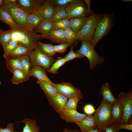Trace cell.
<instances>
[{
	"label": "cell",
	"instance_id": "obj_15",
	"mask_svg": "<svg viewBox=\"0 0 132 132\" xmlns=\"http://www.w3.org/2000/svg\"><path fill=\"white\" fill-rule=\"evenodd\" d=\"M79 127L81 132H90L96 128V124L94 117L87 115L82 120L75 122Z\"/></svg>",
	"mask_w": 132,
	"mask_h": 132
},
{
	"label": "cell",
	"instance_id": "obj_3",
	"mask_svg": "<svg viewBox=\"0 0 132 132\" xmlns=\"http://www.w3.org/2000/svg\"><path fill=\"white\" fill-rule=\"evenodd\" d=\"M113 13H105L98 23L93 36L92 44L94 47L99 41L110 33L113 25Z\"/></svg>",
	"mask_w": 132,
	"mask_h": 132
},
{
	"label": "cell",
	"instance_id": "obj_32",
	"mask_svg": "<svg viewBox=\"0 0 132 132\" xmlns=\"http://www.w3.org/2000/svg\"><path fill=\"white\" fill-rule=\"evenodd\" d=\"M5 59L7 67L11 73L16 69H22L20 61L17 58L9 57Z\"/></svg>",
	"mask_w": 132,
	"mask_h": 132
},
{
	"label": "cell",
	"instance_id": "obj_1",
	"mask_svg": "<svg viewBox=\"0 0 132 132\" xmlns=\"http://www.w3.org/2000/svg\"><path fill=\"white\" fill-rule=\"evenodd\" d=\"M112 105L102 99L94 116L96 124V129L100 132L111 124Z\"/></svg>",
	"mask_w": 132,
	"mask_h": 132
},
{
	"label": "cell",
	"instance_id": "obj_12",
	"mask_svg": "<svg viewBox=\"0 0 132 132\" xmlns=\"http://www.w3.org/2000/svg\"><path fill=\"white\" fill-rule=\"evenodd\" d=\"M46 97L50 105L58 114L63 110L68 99L57 92L52 96Z\"/></svg>",
	"mask_w": 132,
	"mask_h": 132
},
{
	"label": "cell",
	"instance_id": "obj_38",
	"mask_svg": "<svg viewBox=\"0 0 132 132\" xmlns=\"http://www.w3.org/2000/svg\"><path fill=\"white\" fill-rule=\"evenodd\" d=\"M74 47L73 46H71L69 52L64 57L66 62L76 58H81L84 57L80 54L74 52L73 50Z\"/></svg>",
	"mask_w": 132,
	"mask_h": 132
},
{
	"label": "cell",
	"instance_id": "obj_7",
	"mask_svg": "<svg viewBox=\"0 0 132 132\" xmlns=\"http://www.w3.org/2000/svg\"><path fill=\"white\" fill-rule=\"evenodd\" d=\"M32 66H37L48 70L55 61L52 57L49 56L41 52L37 47L32 50L28 55Z\"/></svg>",
	"mask_w": 132,
	"mask_h": 132
},
{
	"label": "cell",
	"instance_id": "obj_17",
	"mask_svg": "<svg viewBox=\"0 0 132 132\" xmlns=\"http://www.w3.org/2000/svg\"><path fill=\"white\" fill-rule=\"evenodd\" d=\"M52 29L53 23L49 20H43L33 30L36 33H40L42 39H47Z\"/></svg>",
	"mask_w": 132,
	"mask_h": 132
},
{
	"label": "cell",
	"instance_id": "obj_6",
	"mask_svg": "<svg viewBox=\"0 0 132 132\" xmlns=\"http://www.w3.org/2000/svg\"><path fill=\"white\" fill-rule=\"evenodd\" d=\"M10 14L15 22L20 28H28L27 18L28 14L20 8L15 3L6 4L2 7Z\"/></svg>",
	"mask_w": 132,
	"mask_h": 132
},
{
	"label": "cell",
	"instance_id": "obj_5",
	"mask_svg": "<svg viewBox=\"0 0 132 132\" xmlns=\"http://www.w3.org/2000/svg\"><path fill=\"white\" fill-rule=\"evenodd\" d=\"M17 30L19 34V44L32 50L37 47L39 40L42 39L41 34L37 33L33 30L20 28Z\"/></svg>",
	"mask_w": 132,
	"mask_h": 132
},
{
	"label": "cell",
	"instance_id": "obj_45",
	"mask_svg": "<svg viewBox=\"0 0 132 132\" xmlns=\"http://www.w3.org/2000/svg\"><path fill=\"white\" fill-rule=\"evenodd\" d=\"M80 131L77 130H72L66 128H65L62 132H79Z\"/></svg>",
	"mask_w": 132,
	"mask_h": 132
},
{
	"label": "cell",
	"instance_id": "obj_40",
	"mask_svg": "<svg viewBox=\"0 0 132 132\" xmlns=\"http://www.w3.org/2000/svg\"><path fill=\"white\" fill-rule=\"evenodd\" d=\"M69 46H70V45L67 42L54 45V48L56 53H62L65 52L67 48Z\"/></svg>",
	"mask_w": 132,
	"mask_h": 132
},
{
	"label": "cell",
	"instance_id": "obj_24",
	"mask_svg": "<svg viewBox=\"0 0 132 132\" xmlns=\"http://www.w3.org/2000/svg\"><path fill=\"white\" fill-rule=\"evenodd\" d=\"M88 17H77L70 19V28L77 33L81 29L86 21Z\"/></svg>",
	"mask_w": 132,
	"mask_h": 132
},
{
	"label": "cell",
	"instance_id": "obj_18",
	"mask_svg": "<svg viewBox=\"0 0 132 132\" xmlns=\"http://www.w3.org/2000/svg\"><path fill=\"white\" fill-rule=\"evenodd\" d=\"M54 7L49 3V0H45L38 11L43 20H49L53 16Z\"/></svg>",
	"mask_w": 132,
	"mask_h": 132
},
{
	"label": "cell",
	"instance_id": "obj_43",
	"mask_svg": "<svg viewBox=\"0 0 132 132\" xmlns=\"http://www.w3.org/2000/svg\"><path fill=\"white\" fill-rule=\"evenodd\" d=\"M0 132H15L14 131V124L13 123H8L7 127L4 128H0Z\"/></svg>",
	"mask_w": 132,
	"mask_h": 132
},
{
	"label": "cell",
	"instance_id": "obj_49",
	"mask_svg": "<svg viewBox=\"0 0 132 132\" xmlns=\"http://www.w3.org/2000/svg\"><path fill=\"white\" fill-rule=\"evenodd\" d=\"M121 1L122 2H128L132 1V0H122Z\"/></svg>",
	"mask_w": 132,
	"mask_h": 132
},
{
	"label": "cell",
	"instance_id": "obj_22",
	"mask_svg": "<svg viewBox=\"0 0 132 132\" xmlns=\"http://www.w3.org/2000/svg\"><path fill=\"white\" fill-rule=\"evenodd\" d=\"M47 39L50 40L53 43L58 44L67 42L65 36L64 31L61 30H52Z\"/></svg>",
	"mask_w": 132,
	"mask_h": 132
},
{
	"label": "cell",
	"instance_id": "obj_11",
	"mask_svg": "<svg viewBox=\"0 0 132 132\" xmlns=\"http://www.w3.org/2000/svg\"><path fill=\"white\" fill-rule=\"evenodd\" d=\"M45 0H16V3L27 14L38 11Z\"/></svg>",
	"mask_w": 132,
	"mask_h": 132
},
{
	"label": "cell",
	"instance_id": "obj_44",
	"mask_svg": "<svg viewBox=\"0 0 132 132\" xmlns=\"http://www.w3.org/2000/svg\"><path fill=\"white\" fill-rule=\"evenodd\" d=\"M118 126L120 129H124L132 131V123H120L118 124Z\"/></svg>",
	"mask_w": 132,
	"mask_h": 132
},
{
	"label": "cell",
	"instance_id": "obj_47",
	"mask_svg": "<svg viewBox=\"0 0 132 132\" xmlns=\"http://www.w3.org/2000/svg\"><path fill=\"white\" fill-rule=\"evenodd\" d=\"M4 5V0H0V8L3 7Z\"/></svg>",
	"mask_w": 132,
	"mask_h": 132
},
{
	"label": "cell",
	"instance_id": "obj_16",
	"mask_svg": "<svg viewBox=\"0 0 132 132\" xmlns=\"http://www.w3.org/2000/svg\"><path fill=\"white\" fill-rule=\"evenodd\" d=\"M46 70L43 68L37 66H32L29 72V76L34 77L38 80L47 81L52 85L53 82L49 78Z\"/></svg>",
	"mask_w": 132,
	"mask_h": 132
},
{
	"label": "cell",
	"instance_id": "obj_30",
	"mask_svg": "<svg viewBox=\"0 0 132 132\" xmlns=\"http://www.w3.org/2000/svg\"><path fill=\"white\" fill-rule=\"evenodd\" d=\"M65 37L70 46H76L79 42L77 37V33L69 28L64 31Z\"/></svg>",
	"mask_w": 132,
	"mask_h": 132
},
{
	"label": "cell",
	"instance_id": "obj_20",
	"mask_svg": "<svg viewBox=\"0 0 132 132\" xmlns=\"http://www.w3.org/2000/svg\"><path fill=\"white\" fill-rule=\"evenodd\" d=\"M43 20L38 11L28 14L27 18L28 28L33 30Z\"/></svg>",
	"mask_w": 132,
	"mask_h": 132
},
{
	"label": "cell",
	"instance_id": "obj_19",
	"mask_svg": "<svg viewBox=\"0 0 132 132\" xmlns=\"http://www.w3.org/2000/svg\"><path fill=\"white\" fill-rule=\"evenodd\" d=\"M0 21L8 25L12 30L20 28L9 12L3 7L0 8Z\"/></svg>",
	"mask_w": 132,
	"mask_h": 132
},
{
	"label": "cell",
	"instance_id": "obj_50",
	"mask_svg": "<svg viewBox=\"0 0 132 132\" xmlns=\"http://www.w3.org/2000/svg\"><path fill=\"white\" fill-rule=\"evenodd\" d=\"M15 132H20V131H15Z\"/></svg>",
	"mask_w": 132,
	"mask_h": 132
},
{
	"label": "cell",
	"instance_id": "obj_2",
	"mask_svg": "<svg viewBox=\"0 0 132 132\" xmlns=\"http://www.w3.org/2000/svg\"><path fill=\"white\" fill-rule=\"evenodd\" d=\"M103 15L101 13H96L92 11L83 27L77 33V37L79 41H85L92 43L97 25Z\"/></svg>",
	"mask_w": 132,
	"mask_h": 132
},
{
	"label": "cell",
	"instance_id": "obj_26",
	"mask_svg": "<svg viewBox=\"0 0 132 132\" xmlns=\"http://www.w3.org/2000/svg\"><path fill=\"white\" fill-rule=\"evenodd\" d=\"M36 83L39 85L46 97L52 96L57 92L52 85L47 81L38 80Z\"/></svg>",
	"mask_w": 132,
	"mask_h": 132
},
{
	"label": "cell",
	"instance_id": "obj_4",
	"mask_svg": "<svg viewBox=\"0 0 132 132\" xmlns=\"http://www.w3.org/2000/svg\"><path fill=\"white\" fill-rule=\"evenodd\" d=\"M75 52L88 58L89 62V67L91 70H94L97 65L102 64L104 61V58L96 52L92 43L89 42L81 41L80 48Z\"/></svg>",
	"mask_w": 132,
	"mask_h": 132
},
{
	"label": "cell",
	"instance_id": "obj_9",
	"mask_svg": "<svg viewBox=\"0 0 132 132\" xmlns=\"http://www.w3.org/2000/svg\"><path fill=\"white\" fill-rule=\"evenodd\" d=\"M121 103L123 107V113L121 123H132L130 120L132 114V91L127 93L121 92L117 98Z\"/></svg>",
	"mask_w": 132,
	"mask_h": 132
},
{
	"label": "cell",
	"instance_id": "obj_29",
	"mask_svg": "<svg viewBox=\"0 0 132 132\" xmlns=\"http://www.w3.org/2000/svg\"><path fill=\"white\" fill-rule=\"evenodd\" d=\"M37 47L42 53L49 56L52 57L56 53L54 45L51 43H44L39 41Z\"/></svg>",
	"mask_w": 132,
	"mask_h": 132
},
{
	"label": "cell",
	"instance_id": "obj_51",
	"mask_svg": "<svg viewBox=\"0 0 132 132\" xmlns=\"http://www.w3.org/2000/svg\"><path fill=\"white\" fill-rule=\"evenodd\" d=\"M1 82L0 81V85H1Z\"/></svg>",
	"mask_w": 132,
	"mask_h": 132
},
{
	"label": "cell",
	"instance_id": "obj_46",
	"mask_svg": "<svg viewBox=\"0 0 132 132\" xmlns=\"http://www.w3.org/2000/svg\"><path fill=\"white\" fill-rule=\"evenodd\" d=\"M16 0H4L5 5L9 3H15Z\"/></svg>",
	"mask_w": 132,
	"mask_h": 132
},
{
	"label": "cell",
	"instance_id": "obj_10",
	"mask_svg": "<svg viewBox=\"0 0 132 132\" xmlns=\"http://www.w3.org/2000/svg\"><path fill=\"white\" fill-rule=\"evenodd\" d=\"M52 85L57 92L68 99L81 93L78 88L68 83L64 82L59 84L53 83Z\"/></svg>",
	"mask_w": 132,
	"mask_h": 132
},
{
	"label": "cell",
	"instance_id": "obj_21",
	"mask_svg": "<svg viewBox=\"0 0 132 132\" xmlns=\"http://www.w3.org/2000/svg\"><path fill=\"white\" fill-rule=\"evenodd\" d=\"M103 97V99L108 102L112 105L117 100L113 96L110 89V86L108 82L103 84L99 92Z\"/></svg>",
	"mask_w": 132,
	"mask_h": 132
},
{
	"label": "cell",
	"instance_id": "obj_41",
	"mask_svg": "<svg viewBox=\"0 0 132 132\" xmlns=\"http://www.w3.org/2000/svg\"><path fill=\"white\" fill-rule=\"evenodd\" d=\"M83 110L85 114L87 115H92L96 111L94 106L90 104L85 105L83 107Z\"/></svg>",
	"mask_w": 132,
	"mask_h": 132
},
{
	"label": "cell",
	"instance_id": "obj_39",
	"mask_svg": "<svg viewBox=\"0 0 132 132\" xmlns=\"http://www.w3.org/2000/svg\"><path fill=\"white\" fill-rule=\"evenodd\" d=\"M75 0H49L50 3L54 7L66 6Z\"/></svg>",
	"mask_w": 132,
	"mask_h": 132
},
{
	"label": "cell",
	"instance_id": "obj_34",
	"mask_svg": "<svg viewBox=\"0 0 132 132\" xmlns=\"http://www.w3.org/2000/svg\"><path fill=\"white\" fill-rule=\"evenodd\" d=\"M16 58L20 61L22 69L29 75L32 66L29 56L24 55Z\"/></svg>",
	"mask_w": 132,
	"mask_h": 132
},
{
	"label": "cell",
	"instance_id": "obj_8",
	"mask_svg": "<svg viewBox=\"0 0 132 132\" xmlns=\"http://www.w3.org/2000/svg\"><path fill=\"white\" fill-rule=\"evenodd\" d=\"M65 9L70 19L75 17H88L90 15L84 0H75L67 5Z\"/></svg>",
	"mask_w": 132,
	"mask_h": 132
},
{
	"label": "cell",
	"instance_id": "obj_42",
	"mask_svg": "<svg viewBox=\"0 0 132 132\" xmlns=\"http://www.w3.org/2000/svg\"><path fill=\"white\" fill-rule=\"evenodd\" d=\"M120 130L118 125L111 124L106 128L105 132H119Z\"/></svg>",
	"mask_w": 132,
	"mask_h": 132
},
{
	"label": "cell",
	"instance_id": "obj_35",
	"mask_svg": "<svg viewBox=\"0 0 132 132\" xmlns=\"http://www.w3.org/2000/svg\"><path fill=\"white\" fill-rule=\"evenodd\" d=\"M19 44L18 42L11 39L7 43L2 45L4 52L3 56L5 59L8 57L10 53Z\"/></svg>",
	"mask_w": 132,
	"mask_h": 132
},
{
	"label": "cell",
	"instance_id": "obj_23",
	"mask_svg": "<svg viewBox=\"0 0 132 132\" xmlns=\"http://www.w3.org/2000/svg\"><path fill=\"white\" fill-rule=\"evenodd\" d=\"M12 73L13 76L11 81L13 84L16 85L28 80L30 77L21 69H16Z\"/></svg>",
	"mask_w": 132,
	"mask_h": 132
},
{
	"label": "cell",
	"instance_id": "obj_37",
	"mask_svg": "<svg viewBox=\"0 0 132 132\" xmlns=\"http://www.w3.org/2000/svg\"><path fill=\"white\" fill-rule=\"evenodd\" d=\"M12 30L11 29L4 31L0 29V43L3 45L11 39V34Z\"/></svg>",
	"mask_w": 132,
	"mask_h": 132
},
{
	"label": "cell",
	"instance_id": "obj_31",
	"mask_svg": "<svg viewBox=\"0 0 132 132\" xmlns=\"http://www.w3.org/2000/svg\"><path fill=\"white\" fill-rule=\"evenodd\" d=\"M83 97L81 93L68 98L63 110H77L78 102Z\"/></svg>",
	"mask_w": 132,
	"mask_h": 132
},
{
	"label": "cell",
	"instance_id": "obj_28",
	"mask_svg": "<svg viewBox=\"0 0 132 132\" xmlns=\"http://www.w3.org/2000/svg\"><path fill=\"white\" fill-rule=\"evenodd\" d=\"M66 6L54 7L53 15L49 20L53 23L63 18H68V14L65 9Z\"/></svg>",
	"mask_w": 132,
	"mask_h": 132
},
{
	"label": "cell",
	"instance_id": "obj_33",
	"mask_svg": "<svg viewBox=\"0 0 132 132\" xmlns=\"http://www.w3.org/2000/svg\"><path fill=\"white\" fill-rule=\"evenodd\" d=\"M70 28V19L66 18L53 23V30H61L64 31Z\"/></svg>",
	"mask_w": 132,
	"mask_h": 132
},
{
	"label": "cell",
	"instance_id": "obj_36",
	"mask_svg": "<svg viewBox=\"0 0 132 132\" xmlns=\"http://www.w3.org/2000/svg\"><path fill=\"white\" fill-rule=\"evenodd\" d=\"M66 62L64 57H58L55 61L47 71L50 73L55 74L58 72L59 69Z\"/></svg>",
	"mask_w": 132,
	"mask_h": 132
},
{
	"label": "cell",
	"instance_id": "obj_13",
	"mask_svg": "<svg viewBox=\"0 0 132 132\" xmlns=\"http://www.w3.org/2000/svg\"><path fill=\"white\" fill-rule=\"evenodd\" d=\"M58 114L62 119L69 123L80 121L87 115L79 112L77 110H63Z\"/></svg>",
	"mask_w": 132,
	"mask_h": 132
},
{
	"label": "cell",
	"instance_id": "obj_25",
	"mask_svg": "<svg viewBox=\"0 0 132 132\" xmlns=\"http://www.w3.org/2000/svg\"><path fill=\"white\" fill-rule=\"evenodd\" d=\"M25 123L22 132H39L40 128L35 120L26 118L21 121Z\"/></svg>",
	"mask_w": 132,
	"mask_h": 132
},
{
	"label": "cell",
	"instance_id": "obj_53",
	"mask_svg": "<svg viewBox=\"0 0 132 132\" xmlns=\"http://www.w3.org/2000/svg\"></svg>",
	"mask_w": 132,
	"mask_h": 132
},
{
	"label": "cell",
	"instance_id": "obj_52",
	"mask_svg": "<svg viewBox=\"0 0 132 132\" xmlns=\"http://www.w3.org/2000/svg\"></svg>",
	"mask_w": 132,
	"mask_h": 132
},
{
	"label": "cell",
	"instance_id": "obj_14",
	"mask_svg": "<svg viewBox=\"0 0 132 132\" xmlns=\"http://www.w3.org/2000/svg\"><path fill=\"white\" fill-rule=\"evenodd\" d=\"M117 99L116 101L111 106V124L118 125L121 123L123 110L121 103L118 99Z\"/></svg>",
	"mask_w": 132,
	"mask_h": 132
},
{
	"label": "cell",
	"instance_id": "obj_48",
	"mask_svg": "<svg viewBox=\"0 0 132 132\" xmlns=\"http://www.w3.org/2000/svg\"><path fill=\"white\" fill-rule=\"evenodd\" d=\"M90 132H100L96 128L91 130Z\"/></svg>",
	"mask_w": 132,
	"mask_h": 132
},
{
	"label": "cell",
	"instance_id": "obj_27",
	"mask_svg": "<svg viewBox=\"0 0 132 132\" xmlns=\"http://www.w3.org/2000/svg\"><path fill=\"white\" fill-rule=\"evenodd\" d=\"M32 49L19 44L9 55L8 57L16 58L22 56L28 55Z\"/></svg>",
	"mask_w": 132,
	"mask_h": 132
}]
</instances>
